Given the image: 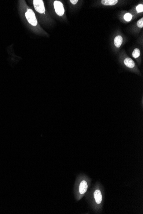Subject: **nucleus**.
I'll list each match as a JSON object with an SVG mask.
<instances>
[{
	"instance_id": "nucleus-1",
	"label": "nucleus",
	"mask_w": 143,
	"mask_h": 214,
	"mask_svg": "<svg viewBox=\"0 0 143 214\" xmlns=\"http://www.w3.org/2000/svg\"><path fill=\"white\" fill-rule=\"evenodd\" d=\"M121 53V59L124 66H125L128 70L136 73V74L140 73L138 68L134 60L128 56L124 51H123Z\"/></svg>"
},
{
	"instance_id": "nucleus-2",
	"label": "nucleus",
	"mask_w": 143,
	"mask_h": 214,
	"mask_svg": "<svg viewBox=\"0 0 143 214\" xmlns=\"http://www.w3.org/2000/svg\"><path fill=\"white\" fill-rule=\"evenodd\" d=\"M24 14L26 20L30 25L34 27H37V26H39L36 15L31 9L28 7Z\"/></svg>"
},
{
	"instance_id": "nucleus-3",
	"label": "nucleus",
	"mask_w": 143,
	"mask_h": 214,
	"mask_svg": "<svg viewBox=\"0 0 143 214\" xmlns=\"http://www.w3.org/2000/svg\"><path fill=\"white\" fill-rule=\"evenodd\" d=\"M53 6L55 12L59 17H63L65 14V9L62 2L59 1H54Z\"/></svg>"
},
{
	"instance_id": "nucleus-4",
	"label": "nucleus",
	"mask_w": 143,
	"mask_h": 214,
	"mask_svg": "<svg viewBox=\"0 0 143 214\" xmlns=\"http://www.w3.org/2000/svg\"><path fill=\"white\" fill-rule=\"evenodd\" d=\"M33 5L35 10L41 14H45L46 8L44 2L42 0H35L33 1Z\"/></svg>"
},
{
	"instance_id": "nucleus-5",
	"label": "nucleus",
	"mask_w": 143,
	"mask_h": 214,
	"mask_svg": "<svg viewBox=\"0 0 143 214\" xmlns=\"http://www.w3.org/2000/svg\"><path fill=\"white\" fill-rule=\"evenodd\" d=\"M124 1L119 0H101L98 1V4L105 6H114L123 4Z\"/></svg>"
},
{
	"instance_id": "nucleus-6",
	"label": "nucleus",
	"mask_w": 143,
	"mask_h": 214,
	"mask_svg": "<svg viewBox=\"0 0 143 214\" xmlns=\"http://www.w3.org/2000/svg\"><path fill=\"white\" fill-rule=\"evenodd\" d=\"M123 38L121 35H117L114 38V45L115 49L118 50L121 48L122 45L123 44Z\"/></svg>"
},
{
	"instance_id": "nucleus-7",
	"label": "nucleus",
	"mask_w": 143,
	"mask_h": 214,
	"mask_svg": "<svg viewBox=\"0 0 143 214\" xmlns=\"http://www.w3.org/2000/svg\"><path fill=\"white\" fill-rule=\"evenodd\" d=\"M131 13L134 15V17H137V15H141L143 14V4L140 3L137 5L134 8H132L131 10Z\"/></svg>"
},
{
	"instance_id": "nucleus-8",
	"label": "nucleus",
	"mask_w": 143,
	"mask_h": 214,
	"mask_svg": "<svg viewBox=\"0 0 143 214\" xmlns=\"http://www.w3.org/2000/svg\"><path fill=\"white\" fill-rule=\"evenodd\" d=\"M132 55L133 58L136 60L139 64H140V63H141V52L140 49L138 48L134 49L132 51Z\"/></svg>"
},
{
	"instance_id": "nucleus-9",
	"label": "nucleus",
	"mask_w": 143,
	"mask_h": 214,
	"mask_svg": "<svg viewBox=\"0 0 143 214\" xmlns=\"http://www.w3.org/2000/svg\"><path fill=\"white\" fill-rule=\"evenodd\" d=\"M94 197L96 203L97 204H101L102 201V194H101L100 190H96V191L94 193Z\"/></svg>"
},
{
	"instance_id": "nucleus-10",
	"label": "nucleus",
	"mask_w": 143,
	"mask_h": 214,
	"mask_svg": "<svg viewBox=\"0 0 143 214\" xmlns=\"http://www.w3.org/2000/svg\"><path fill=\"white\" fill-rule=\"evenodd\" d=\"M87 187H88V185L87 182L85 180L82 181L80 184L79 189V191L81 194H84L87 191Z\"/></svg>"
},
{
	"instance_id": "nucleus-11",
	"label": "nucleus",
	"mask_w": 143,
	"mask_h": 214,
	"mask_svg": "<svg viewBox=\"0 0 143 214\" xmlns=\"http://www.w3.org/2000/svg\"><path fill=\"white\" fill-rule=\"evenodd\" d=\"M133 18H135V17L132 13L130 12L125 13L123 16V19L124 21L126 22H130L133 19Z\"/></svg>"
},
{
	"instance_id": "nucleus-12",
	"label": "nucleus",
	"mask_w": 143,
	"mask_h": 214,
	"mask_svg": "<svg viewBox=\"0 0 143 214\" xmlns=\"http://www.w3.org/2000/svg\"><path fill=\"white\" fill-rule=\"evenodd\" d=\"M137 27L139 29L141 30L143 28V18L142 17L140 19H139L138 21H137L136 24Z\"/></svg>"
},
{
	"instance_id": "nucleus-13",
	"label": "nucleus",
	"mask_w": 143,
	"mask_h": 214,
	"mask_svg": "<svg viewBox=\"0 0 143 214\" xmlns=\"http://www.w3.org/2000/svg\"><path fill=\"white\" fill-rule=\"evenodd\" d=\"M69 2H70V3H71L72 5H76V4L78 3L79 1H78V0H70V1H69Z\"/></svg>"
}]
</instances>
